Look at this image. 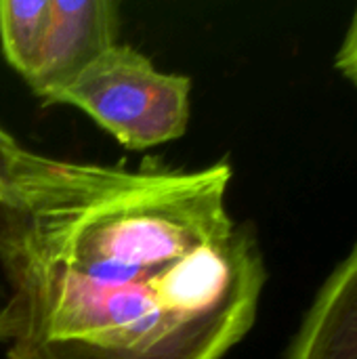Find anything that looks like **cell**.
Returning a JSON list of instances; mask_svg holds the SVG:
<instances>
[{"mask_svg": "<svg viewBox=\"0 0 357 359\" xmlns=\"http://www.w3.org/2000/svg\"><path fill=\"white\" fill-rule=\"evenodd\" d=\"M229 162L137 168L19 147L0 198L4 359H223L267 282Z\"/></svg>", "mask_w": 357, "mask_h": 359, "instance_id": "obj_1", "label": "cell"}, {"mask_svg": "<svg viewBox=\"0 0 357 359\" xmlns=\"http://www.w3.org/2000/svg\"><path fill=\"white\" fill-rule=\"evenodd\" d=\"M191 80L160 72L143 53L116 44L84 69L53 103L93 118L133 151L181 139L191 116Z\"/></svg>", "mask_w": 357, "mask_h": 359, "instance_id": "obj_2", "label": "cell"}, {"mask_svg": "<svg viewBox=\"0 0 357 359\" xmlns=\"http://www.w3.org/2000/svg\"><path fill=\"white\" fill-rule=\"evenodd\" d=\"M120 17L112 0H50L40 59L27 86L44 103L65 90L118 42Z\"/></svg>", "mask_w": 357, "mask_h": 359, "instance_id": "obj_3", "label": "cell"}, {"mask_svg": "<svg viewBox=\"0 0 357 359\" xmlns=\"http://www.w3.org/2000/svg\"><path fill=\"white\" fill-rule=\"evenodd\" d=\"M286 359H357V244L318 290Z\"/></svg>", "mask_w": 357, "mask_h": 359, "instance_id": "obj_4", "label": "cell"}, {"mask_svg": "<svg viewBox=\"0 0 357 359\" xmlns=\"http://www.w3.org/2000/svg\"><path fill=\"white\" fill-rule=\"evenodd\" d=\"M50 19V0H2L0 44L6 63L25 80L36 72Z\"/></svg>", "mask_w": 357, "mask_h": 359, "instance_id": "obj_5", "label": "cell"}, {"mask_svg": "<svg viewBox=\"0 0 357 359\" xmlns=\"http://www.w3.org/2000/svg\"><path fill=\"white\" fill-rule=\"evenodd\" d=\"M335 67L341 72L345 80L351 82V86L357 88V6L351 15V21L345 29L343 42L335 57Z\"/></svg>", "mask_w": 357, "mask_h": 359, "instance_id": "obj_6", "label": "cell"}, {"mask_svg": "<svg viewBox=\"0 0 357 359\" xmlns=\"http://www.w3.org/2000/svg\"><path fill=\"white\" fill-rule=\"evenodd\" d=\"M19 147H21V145H19L6 130L0 128V198H2L6 179H8V172H11L13 158H15V154H17Z\"/></svg>", "mask_w": 357, "mask_h": 359, "instance_id": "obj_7", "label": "cell"}, {"mask_svg": "<svg viewBox=\"0 0 357 359\" xmlns=\"http://www.w3.org/2000/svg\"><path fill=\"white\" fill-rule=\"evenodd\" d=\"M2 297H4V288H2V282H0V303H2Z\"/></svg>", "mask_w": 357, "mask_h": 359, "instance_id": "obj_8", "label": "cell"}]
</instances>
